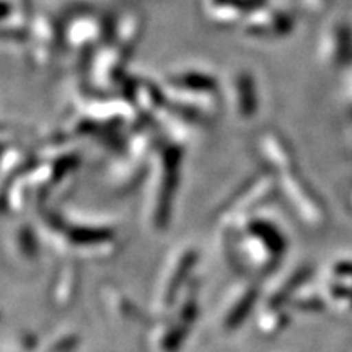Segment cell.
Masks as SVG:
<instances>
[{"label": "cell", "mask_w": 352, "mask_h": 352, "mask_svg": "<svg viewBox=\"0 0 352 352\" xmlns=\"http://www.w3.org/2000/svg\"><path fill=\"white\" fill-rule=\"evenodd\" d=\"M144 20L138 13H126L116 20L113 36L101 50L95 52L87 74L94 94L111 95L122 90L129 74L126 65L131 60L134 50L142 38Z\"/></svg>", "instance_id": "obj_1"}, {"label": "cell", "mask_w": 352, "mask_h": 352, "mask_svg": "<svg viewBox=\"0 0 352 352\" xmlns=\"http://www.w3.org/2000/svg\"><path fill=\"white\" fill-rule=\"evenodd\" d=\"M183 164L182 144L162 138L153 152L147 176V208L148 217L155 227L166 223L179 182V170Z\"/></svg>", "instance_id": "obj_2"}, {"label": "cell", "mask_w": 352, "mask_h": 352, "mask_svg": "<svg viewBox=\"0 0 352 352\" xmlns=\"http://www.w3.org/2000/svg\"><path fill=\"white\" fill-rule=\"evenodd\" d=\"M64 50L77 64H90L95 52L113 36L116 20L88 7L72 8L60 20Z\"/></svg>", "instance_id": "obj_3"}, {"label": "cell", "mask_w": 352, "mask_h": 352, "mask_svg": "<svg viewBox=\"0 0 352 352\" xmlns=\"http://www.w3.org/2000/svg\"><path fill=\"white\" fill-rule=\"evenodd\" d=\"M296 28V16L287 8L264 3L241 25L246 38L258 41H277L290 36Z\"/></svg>", "instance_id": "obj_4"}, {"label": "cell", "mask_w": 352, "mask_h": 352, "mask_svg": "<svg viewBox=\"0 0 352 352\" xmlns=\"http://www.w3.org/2000/svg\"><path fill=\"white\" fill-rule=\"evenodd\" d=\"M28 50L33 63L38 67H46L64 50L63 25L51 13L43 12L34 15L28 36Z\"/></svg>", "instance_id": "obj_5"}, {"label": "cell", "mask_w": 352, "mask_h": 352, "mask_svg": "<svg viewBox=\"0 0 352 352\" xmlns=\"http://www.w3.org/2000/svg\"><path fill=\"white\" fill-rule=\"evenodd\" d=\"M223 101L227 103L233 118L240 121L252 120L259 108L258 87L252 72L240 69L228 77Z\"/></svg>", "instance_id": "obj_6"}, {"label": "cell", "mask_w": 352, "mask_h": 352, "mask_svg": "<svg viewBox=\"0 0 352 352\" xmlns=\"http://www.w3.org/2000/svg\"><path fill=\"white\" fill-rule=\"evenodd\" d=\"M267 0H201V10L206 20L219 28L243 25L254 10Z\"/></svg>", "instance_id": "obj_7"}, {"label": "cell", "mask_w": 352, "mask_h": 352, "mask_svg": "<svg viewBox=\"0 0 352 352\" xmlns=\"http://www.w3.org/2000/svg\"><path fill=\"white\" fill-rule=\"evenodd\" d=\"M32 0H3L2 38L6 43L28 44L30 28L33 23Z\"/></svg>", "instance_id": "obj_8"}, {"label": "cell", "mask_w": 352, "mask_h": 352, "mask_svg": "<svg viewBox=\"0 0 352 352\" xmlns=\"http://www.w3.org/2000/svg\"><path fill=\"white\" fill-rule=\"evenodd\" d=\"M259 153H261L264 160L270 164L272 168H277V171L287 168V166L294 165V152L287 140H285L279 132L267 131L258 139Z\"/></svg>", "instance_id": "obj_9"}, {"label": "cell", "mask_w": 352, "mask_h": 352, "mask_svg": "<svg viewBox=\"0 0 352 352\" xmlns=\"http://www.w3.org/2000/svg\"><path fill=\"white\" fill-rule=\"evenodd\" d=\"M294 2H297L298 6H300L302 10L315 12V10H318L321 6H323L324 0H294Z\"/></svg>", "instance_id": "obj_10"}]
</instances>
